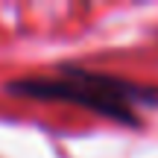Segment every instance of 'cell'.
Segmentation results:
<instances>
[{
    "label": "cell",
    "mask_w": 158,
    "mask_h": 158,
    "mask_svg": "<svg viewBox=\"0 0 158 158\" xmlns=\"http://www.w3.org/2000/svg\"><path fill=\"white\" fill-rule=\"evenodd\" d=\"M6 91L12 97H27V100L82 106L123 126L141 123L135 117V106H149V108L158 106L155 85L129 82V79L97 73V70H85V68H62V76L15 79L6 85Z\"/></svg>",
    "instance_id": "6da1fadb"
}]
</instances>
